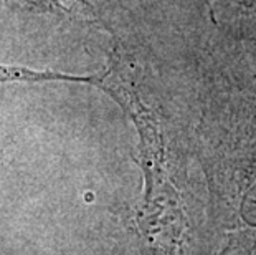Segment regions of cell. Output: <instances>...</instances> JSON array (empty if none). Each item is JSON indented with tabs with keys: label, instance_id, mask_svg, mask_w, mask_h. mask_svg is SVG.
<instances>
[{
	"label": "cell",
	"instance_id": "cell-1",
	"mask_svg": "<svg viewBox=\"0 0 256 255\" xmlns=\"http://www.w3.org/2000/svg\"><path fill=\"white\" fill-rule=\"evenodd\" d=\"M226 199L236 232L256 230V80L235 96Z\"/></svg>",
	"mask_w": 256,
	"mask_h": 255
},
{
	"label": "cell",
	"instance_id": "cell-2",
	"mask_svg": "<svg viewBox=\"0 0 256 255\" xmlns=\"http://www.w3.org/2000/svg\"><path fill=\"white\" fill-rule=\"evenodd\" d=\"M110 75V68L101 73L92 75H68L55 70H32L24 67L0 65V83H42V81H74V83H90L101 86Z\"/></svg>",
	"mask_w": 256,
	"mask_h": 255
},
{
	"label": "cell",
	"instance_id": "cell-3",
	"mask_svg": "<svg viewBox=\"0 0 256 255\" xmlns=\"http://www.w3.org/2000/svg\"><path fill=\"white\" fill-rule=\"evenodd\" d=\"M228 255H256V230H240L228 245Z\"/></svg>",
	"mask_w": 256,
	"mask_h": 255
}]
</instances>
